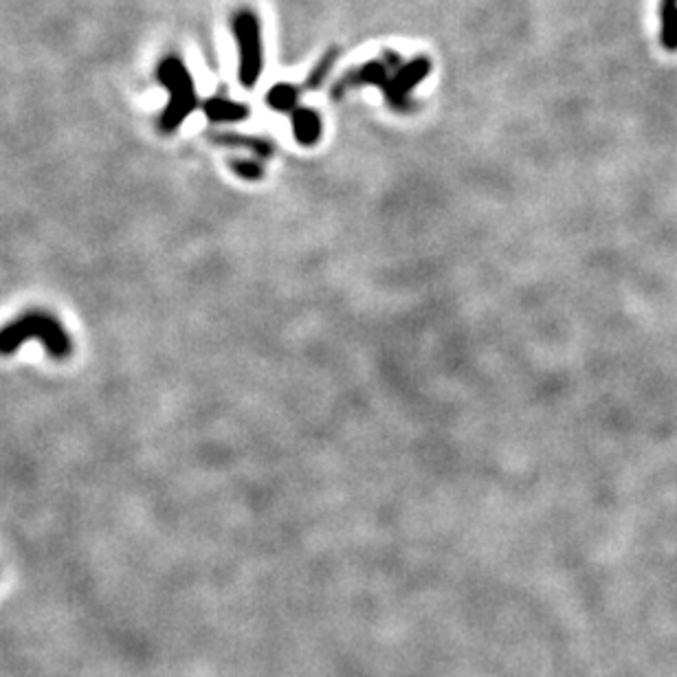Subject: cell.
Returning a JSON list of instances; mask_svg holds the SVG:
<instances>
[{"instance_id": "obj_5", "label": "cell", "mask_w": 677, "mask_h": 677, "mask_svg": "<svg viewBox=\"0 0 677 677\" xmlns=\"http://www.w3.org/2000/svg\"><path fill=\"white\" fill-rule=\"evenodd\" d=\"M392 75L387 73L385 64L383 62H367V64H363L361 69L357 70H350L348 75H343V78L339 79L337 87L333 88V97L339 99L341 95H343L348 88H354V87H366V84H372V87H381L383 91L387 88V84H390Z\"/></svg>"}, {"instance_id": "obj_4", "label": "cell", "mask_w": 677, "mask_h": 677, "mask_svg": "<svg viewBox=\"0 0 677 677\" xmlns=\"http://www.w3.org/2000/svg\"><path fill=\"white\" fill-rule=\"evenodd\" d=\"M431 70V62L427 58H416L409 64L400 66L394 75H392L390 84L385 88V97L396 111H407L409 108V99L407 95L411 93V88L418 87Z\"/></svg>"}, {"instance_id": "obj_6", "label": "cell", "mask_w": 677, "mask_h": 677, "mask_svg": "<svg viewBox=\"0 0 677 677\" xmlns=\"http://www.w3.org/2000/svg\"><path fill=\"white\" fill-rule=\"evenodd\" d=\"M293 132L301 145H312L321 136V120L312 108H295L293 111Z\"/></svg>"}, {"instance_id": "obj_7", "label": "cell", "mask_w": 677, "mask_h": 677, "mask_svg": "<svg viewBox=\"0 0 677 677\" xmlns=\"http://www.w3.org/2000/svg\"><path fill=\"white\" fill-rule=\"evenodd\" d=\"M202 111H205V115L210 117L211 121H243L246 120V115H249V108H246L244 103H235L222 97L207 99V102L202 103Z\"/></svg>"}, {"instance_id": "obj_11", "label": "cell", "mask_w": 677, "mask_h": 677, "mask_svg": "<svg viewBox=\"0 0 677 677\" xmlns=\"http://www.w3.org/2000/svg\"><path fill=\"white\" fill-rule=\"evenodd\" d=\"M662 4H673V7H677V0H662Z\"/></svg>"}, {"instance_id": "obj_8", "label": "cell", "mask_w": 677, "mask_h": 677, "mask_svg": "<svg viewBox=\"0 0 677 677\" xmlns=\"http://www.w3.org/2000/svg\"><path fill=\"white\" fill-rule=\"evenodd\" d=\"M297 88L291 84H277L267 95V103L277 112H293L297 108Z\"/></svg>"}, {"instance_id": "obj_3", "label": "cell", "mask_w": 677, "mask_h": 677, "mask_svg": "<svg viewBox=\"0 0 677 677\" xmlns=\"http://www.w3.org/2000/svg\"><path fill=\"white\" fill-rule=\"evenodd\" d=\"M234 37L240 49V82L246 88H253L262 73V36L260 22L253 12L243 9L231 21Z\"/></svg>"}, {"instance_id": "obj_10", "label": "cell", "mask_w": 677, "mask_h": 677, "mask_svg": "<svg viewBox=\"0 0 677 677\" xmlns=\"http://www.w3.org/2000/svg\"><path fill=\"white\" fill-rule=\"evenodd\" d=\"M234 169L238 174H243L244 178H258L262 174V168L258 163H253V161H238V163H234Z\"/></svg>"}, {"instance_id": "obj_2", "label": "cell", "mask_w": 677, "mask_h": 677, "mask_svg": "<svg viewBox=\"0 0 677 677\" xmlns=\"http://www.w3.org/2000/svg\"><path fill=\"white\" fill-rule=\"evenodd\" d=\"M29 337H37V341H42L54 357H66L70 350V341L66 337L64 328L54 317L45 315V312H29V315L21 317L16 324L7 326L0 333V352H13L22 341Z\"/></svg>"}, {"instance_id": "obj_1", "label": "cell", "mask_w": 677, "mask_h": 677, "mask_svg": "<svg viewBox=\"0 0 677 677\" xmlns=\"http://www.w3.org/2000/svg\"><path fill=\"white\" fill-rule=\"evenodd\" d=\"M159 82L169 91V102L161 117V128L165 132H174L181 123L196 111L198 99L194 88L192 75L187 66L177 55H169L159 64Z\"/></svg>"}, {"instance_id": "obj_9", "label": "cell", "mask_w": 677, "mask_h": 677, "mask_svg": "<svg viewBox=\"0 0 677 677\" xmlns=\"http://www.w3.org/2000/svg\"><path fill=\"white\" fill-rule=\"evenodd\" d=\"M337 55H339L337 46H333V49H328L324 55H321L319 62H317L315 69H312L310 75H308L306 88H310V91H312V88H319L321 84H324L326 75H328L330 69H333V64H334V60H337Z\"/></svg>"}]
</instances>
